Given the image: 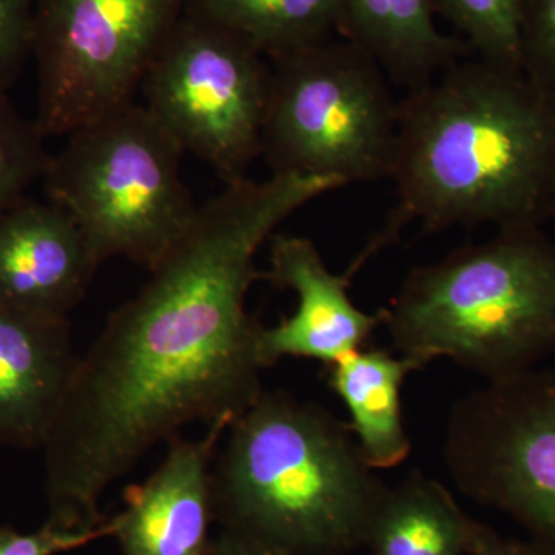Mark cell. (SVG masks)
Returning <instances> with one entry per match:
<instances>
[{
	"instance_id": "cell-1",
	"label": "cell",
	"mask_w": 555,
	"mask_h": 555,
	"mask_svg": "<svg viewBox=\"0 0 555 555\" xmlns=\"http://www.w3.org/2000/svg\"><path fill=\"white\" fill-rule=\"evenodd\" d=\"M343 188L335 178L272 175L198 207L137 297L79 356L43 444L49 520L89 531L100 502L160 441L195 422L232 425L262 390L261 324L247 313L259 248L288 217Z\"/></svg>"
},
{
	"instance_id": "cell-2",
	"label": "cell",
	"mask_w": 555,
	"mask_h": 555,
	"mask_svg": "<svg viewBox=\"0 0 555 555\" xmlns=\"http://www.w3.org/2000/svg\"><path fill=\"white\" fill-rule=\"evenodd\" d=\"M398 201L350 269L425 232L543 228L555 198V96L524 72L462 60L400 101Z\"/></svg>"
},
{
	"instance_id": "cell-3",
	"label": "cell",
	"mask_w": 555,
	"mask_h": 555,
	"mask_svg": "<svg viewBox=\"0 0 555 555\" xmlns=\"http://www.w3.org/2000/svg\"><path fill=\"white\" fill-rule=\"evenodd\" d=\"M215 520L288 555L366 545L387 488L347 423L286 390H262L230 425L211 469Z\"/></svg>"
},
{
	"instance_id": "cell-4",
	"label": "cell",
	"mask_w": 555,
	"mask_h": 555,
	"mask_svg": "<svg viewBox=\"0 0 555 555\" xmlns=\"http://www.w3.org/2000/svg\"><path fill=\"white\" fill-rule=\"evenodd\" d=\"M382 310L416 371L449 358L488 382L525 374L555 356V240L543 228L496 230L416 266Z\"/></svg>"
},
{
	"instance_id": "cell-5",
	"label": "cell",
	"mask_w": 555,
	"mask_h": 555,
	"mask_svg": "<svg viewBox=\"0 0 555 555\" xmlns=\"http://www.w3.org/2000/svg\"><path fill=\"white\" fill-rule=\"evenodd\" d=\"M65 138L42 175L47 201L67 211L101 264L122 257L155 268L198 211L181 178L184 152L137 101Z\"/></svg>"
},
{
	"instance_id": "cell-6",
	"label": "cell",
	"mask_w": 555,
	"mask_h": 555,
	"mask_svg": "<svg viewBox=\"0 0 555 555\" xmlns=\"http://www.w3.org/2000/svg\"><path fill=\"white\" fill-rule=\"evenodd\" d=\"M389 78L352 40L327 39L270 60L262 156L272 175L390 179L400 101Z\"/></svg>"
},
{
	"instance_id": "cell-7",
	"label": "cell",
	"mask_w": 555,
	"mask_h": 555,
	"mask_svg": "<svg viewBox=\"0 0 555 555\" xmlns=\"http://www.w3.org/2000/svg\"><path fill=\"white\" fill-rule=\"evenodd\" d=\"M270 64L240 36L182 14L141 83L144 107L225 184L262 156Z\"/></svg>"
},
{
	"instance_id": "cell-8",
	"label": "cell",
	"mask_w": 555,
	"mask_h": 555,
	"mask_svg": "<svg viewBox=\"0 0 555 555\" xmlns=\"http://www.w3.org/2000/svg\"><path fill=\"white\" fill-rule=\"evenodd\" d=\"M189 0H39L38 115L46 138L134 102Z\"/></svg>"
},
{
	"instance_id": "cell-9",
	"label": "cell",
	"mask_w": 555,
	"mask_h": 555,
	"mask_svg": "<svg viewBox=\"0 0 555 555\" xmlns=\"http://www.w3.org/2000/svg\"><path fill=\"white\" fill-rule=\"evenodd\" d=\"M443 459L463 494L555 553V371L535 367L460 398Z\"/></svg>"
},
{
	"instance_id": "cell-10",
	"label": "cell",
	"mask_w": 555,
	"mask_h": 555,
	"mask_svg": "<svg viewBox=\"0 0 555 555\" xmlns=\"http://www.w3.org/2000/svg\"><path fill=\"white\" fill-rule=\"evenodd\" d=\"M270 247V269L261 280L294 292L298 305L294 315L259 331L264 367L275 366L281 358H306L328 366L366 347L383 326V310L367 313L353 305L352 276L331 272L313 241L305 236L273 235Z\"/></svg>"
},
{
	"instance_id": "cell-11",
	"label": "cell",
	"mask_w": 555,
	"mask_h": 555,
	"mask_svg": "<svg viewBox=\"0 0 555 555\" xmlns=\"http://www.w3.org/2000/svg\"><path fill=\"white\" fill-rule=\"evenodd\" d=\"M101 261L67 211L22 198L0 215V302L46 320H69Z\"/></svg>"
},
{
	"instance_id": "cell-12",
	"label": "cell",
	"mask_w": 555,
	"mask_h": 555,
	"mask_svg": "<svg viewBox=\"0 0 555 555\" xmlns=\"http://www.w3.org/2000/svg\"><path fill=\"white\" fill-rule=\"evenodd\" d=\"M229 423H214L203 437H173L163 463L126 491L113 539L122 555H207L215 520L211 469Z\"/></svg>"
},
{
	"instance_id": "cell-13",
	"label": "cell",
	"mask_w": 555,
	"mask_h": 555,
	"mask_svg": "<svg viewBox=\"0 0 555 555\" xmlns=\"http://www.w3.org/2000/svg\"><path fill=\"white\" fill-rule=\"evenodd\" d=\"M78 360L69 320L0 302V447L43 448Z\"/></svg>"
},
{
	"instance_id": "cell-14",
	"label": "cell",
	"mask_w": 555,
	"mask_h": 555,
	"mask_svg": "<svg viewBox=\"0 0 555 555\" xmlns=\"http://www.w3.org/2000/svg\"><path fill=\"white\" fill-rule=\"evenodd\" d=\"M343 38L377 61L390 82L422 89L470 54L465 40L437 27L434 0H341Z\"/></svg>"
},
{
	"instance_id": "cell-15",
	"label": "cell",
	"mask_w": 555,
	"mask_h": 555,
	"mask_svg": "<svg viewBox=\"0 0 555 555\" xmlns=\"http://www.w3.org/2000/svg\"><path fill=\"white\" fill-rule=\"evenodd\" d=\"M412 372L416 367L406 358L367 346L326 366L327 385L349 411L347 425L374 470L401 465L411 454L401 387Z\"/></svg>"
},
{
	"instance_id": "cell-16",
	"label": "cell",
	"mask_w": 555,
	"mask_h": 555,
	"mask_svg": "<svg viewBox=\"0 0 555 555\" xmlns=\"http://www.w3.org/2000/svg\"><path fill=\"white\" fill-rule=\"evenodd\" d=\"M470 521L448 488L414 470L387 488L364 546L369 555H473Z\"/></svg>"
},
{
	"instance_id": "cell-17",
	"label": "cell",
	"mask_w": 555,
	"mask_h": 555,
	"mask_svg": "<svg viewBox=\"0 0 555 555\" xmlns=\"http://www.w3.org/2000/svg\"><path fill=\"white\" fill-rule=\"evenodd\" d=\"M196 14L269 60L341 35V0H189Z\"/></svg>"
},
{
	"instance_id": "cell-18",
	"label": "cell",
	"mask_w": 555,
	"mask_h": 555,
	"mask_svg": "<svg viewBox=\"0 0 555 555\" xmlns=\"http://www.w3.org/2000/svg\"><path fill=\"white\" fill-rule=\"evenodd\" d=\"M465 40L477 60L495 67L524 72V20L526 0H434ZM525 73V72H524Z\"/></svg>"
},
{
	"instance_id": "cell-19",
	"label": "cell",
	"mask_w": 555,
	"mask_h": 555,
	"mask_svg": "<svg viewBox=\"0 0 555 555\" xmlns=\"http://www.w3.org/2000/svg\"><path fill=\"white\" fill-rule=\"evenodd\" d=\"M46 139L35 119L22 116L9 93H0V215L42 179L51 156Z\"/></svg>"
},
{
	"instance_id": "cell-20",
	"label": "cell",
	"mask_w": 555,
	"mask_h": 555,
	"mask_svg": "<svg viewBox=\"0 0 555 555\" xmlns=\"http://www.w3.org/2000/svg\"><path fill=\"white\" fill-rule=\"evenodd\" d=\"M521 50L525 75L555 96V0H526Z\"/></svg>"
},
{
	"instance_id": "cell-21",
	"label": "cell",
	"mask_w": 555,
	"mask_h": 555,
	"mask_svg": "<svg viewBox=\"0 0 555 555\" xmlns=\"http://www.w3.org/2000/svg\"><path fill=\"white\" fill-rule=\"evenodd\" d=\"M39 0H0V93H9L35 46Z\"/></svg>"
},
{
	"instance_id": "cell-22",
	"label": "cell",
	"mask_w": 555,
	"mask_h": 555,
	"mask_svg": "<svg viewBox=\"0 0 555 555\" xmlns=\"http://www.w3.org/2000/svg\"><path fill=\"white\" fill-rule=\"evenodd\" d=\"M113 532L112 517L100 528L89 531L68 529L49 518L33 532H20L7 526L0 528V555H60L108 539Z\"/></svg>"
},
{
	"instance_id": "cell-23",
	"label": "cell",
	"mask_w": 555,
	"mask_h": 555,
	"mask_svg": "<svg viewBox=\"0 0 555 555\" xmlns=\"http://www.w3.org/2000/svg\"><path fill=\"white\" fill-rule=\"evenodd\" d=\"M470 550L473 555H555L550 547L534 540L505 539L480 521H470Z\"/></svg>"
},
{
	"instance_id": "cell-24",
	"label": "cell",
	"mask_w": 555,
	"mask_h": 555,
	"mask_svg": "<svg viewBox=\"0 0 555 555\" xmlns=\"http://www.w3.org/2000/svg\"><path fill=\"white\" fill-rule=\"evenodd\" d=\"M207 555H288L281 551L272 550V547L261 545L255 540L247 539L235 532H221L215 539H211L210 547Z\"/></svg>"
},
{
	"instance_id": "cell-25",
	"label": "cell",
	"mask_w": 555,
	"mask_h": 555,
	"mask_svg": "<svg viewBox=\"0 0 555 555\" xmlns=\"http://www.w3.org/2000/svg\"><path fill=\"white\" fill-rule=\"evenodd\" d=\"M550 221H553V222H554V225H555V198H554V203H553V208H551V218H550Z\"/></svg>"
}]
</instances>
